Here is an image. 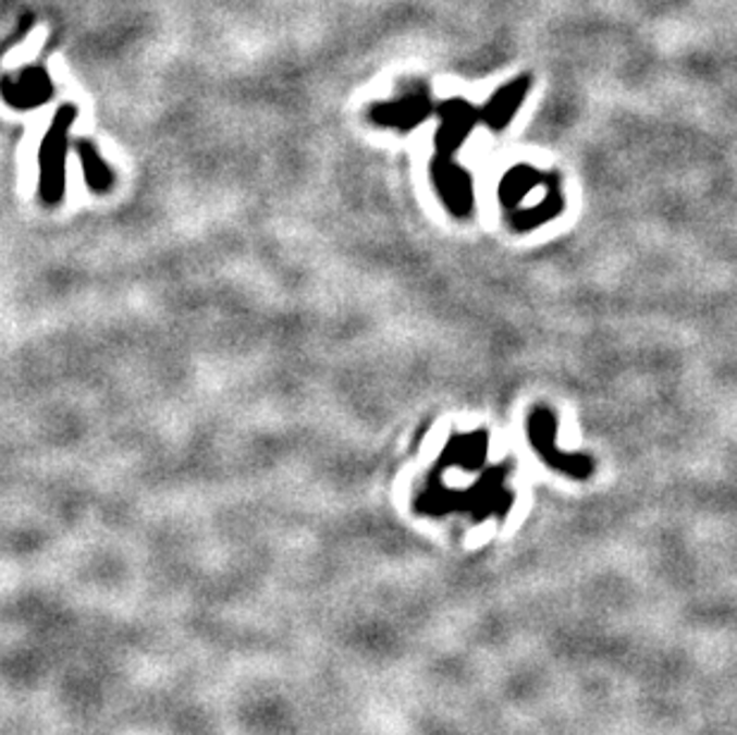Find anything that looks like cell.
I'll use <instances>...</instances> for the list:
<instances>
[{"mask_svg":"<svg viewBox=\"0 0 737 735\" xmlns=\"http://www.w3.org/2000/svg\"><path fill=\"white\" fill-rule=\"evenodd\" d=\"M74 120H77V108L62 106L53 118L51 130H48L44 136V144L39 151V168H41L39 192L48 206L60 204L62 192H65V160H67V148H70V130H72Z\"/></svg>","mask_w":737,"mask_h":735,"instance_id":"1","label":"cell"},{"mask_svg":"<svg viewBox=\"0 0 737 735\" xmlns=\"http://www.w3.org/2000/svg\"><path fill=\"white\" fill-rule=\"evenodd\" d=\"M0 89H3L8 103L17 108H32L48 101V96L53 94V84L44 70H27L20 79L5 77Z\"/></svg>","mask_w":737,"mask_h":735,"instance_id":"2","label":"cell"},{"mask_svg":"<svg viewBox=\"0 0 737 735\" xmlns=\"http://www.w3.org/2000/svg\"><path fill=\"white\" fill-rule=\"evenodd\" d=\"M77 151H79V158H82V166H84V174H86V182H89V186L94 192H108L112 182H115V174H112V170L106 166V160L98 156L96 151V146L91 142H77Z\"/></svg>","mask_w":737,"mask_h":735,"instance_id":"3","label":"cell"}]
</instances>
